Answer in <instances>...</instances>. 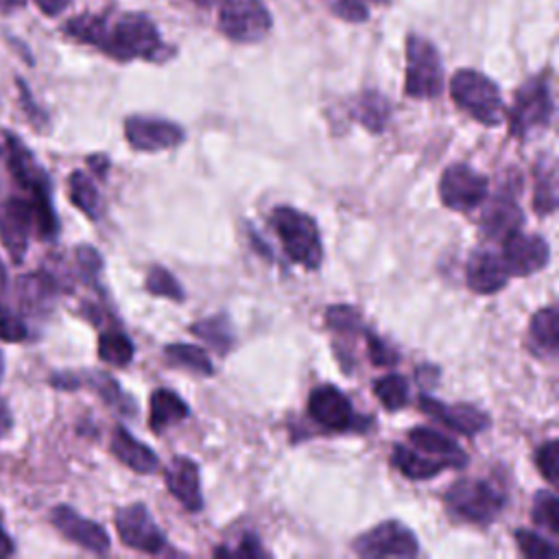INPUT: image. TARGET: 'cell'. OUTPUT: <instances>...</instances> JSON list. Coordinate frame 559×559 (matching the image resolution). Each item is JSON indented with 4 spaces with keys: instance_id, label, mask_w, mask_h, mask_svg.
<instances>
[{
    "instance_id": "32",
    "label": "cell",
    "mask_w": 559,
    "mask_h": 559,
    "mask_svg": "<svg viewBox=\"0 0 559 559\" xmlns=\"http://www.w3.org/2000/svg\"><path fill=\"white\" fill-rule=\"evenodd\" d=\"M164 356L170 365H179L186 367L199 376H212L214 373V365L210 360V356L205 354V349L197 347V345H188V343H170L164 349Z\"/></svg>"
},
{
    "instance_id": "40",
    "label": "cell",
    "mask_w": 559,
    "mask_h": 559,
    "mask_svg": "<svg viewBox=\"0 0 559 559\" xmlns=\"http://www.w3.org/2000/svg\"><path fill=\"white\" fill-rule=\"evenodd\" d=\"M535 463L539 474L550 483L557 485V472H559V441L557 439H548L546 443H542V448L535 454Z\"/></svg>"
},
{
    "instance_id": "8",
    "label": "cell",
    "mask_w": 559,
    "mask_h": 559,
    "mask_svg": "<svg viewBox=\"0 0 559 559\" xmlns=\"http://www.w3.org/2000/svg\"><path fill=\"white\" fill-rule=\"evenodd\" d=\"M273 17L262 0H223L218 11L221 33L240 44H255L269 35Z\"/></svg>"
},
{
    "instance_id": "2",
    "label": "cell",
    "mask_w": 559,
    "mask_h": 559,
    "mask_svg": "<svg viewBox=\"0 0 559 559\" xmlns=\"http://www.w3.org/2000/svg\"><path fill=\"white\" fill-rule=\"evenodd\" d=\"M0 157L26 199L35 210V236L39 240H55L59 234V218L52 205V186L46 170L37 164L31 148L9 129L0 131Z\"/></svg>"
},
{
    "instance_id": "6",
    "label": "cell",
    "mask_w": 559,
    "mask_h": 559,
    "mask_svg": "<svg viewBox=\"0 0 559 559\" xmlns=\"http://www.w3.org/2000/svg\"><path fill=\"white\" fill-rule=\"evenodd\" d=\"M450 515L472 524H491L504 509V496L480 478H461L443 496Z\"/></svg>"
},
{
    "instance_id": "46",
    "label": "cell",
    "mask_w": 559,
    "mask_h": 559,
    "mask_svg": "<svg viewBox=\"0 0 559 559\" xmlns=\"http://www.w3.org/2000/svg\"><path fill=\"white\" fill-rule=\"evenodd\" d=\"M33 2L37 4V9H39L44 15L55 17V15H59L63 9H68V4H70L72 0H33Z\"/></svg>"
},
{
    "instance_id": "39",
    "label": "cell",
    "mask_w": 559,
    "mask_h": 559,
    "mask_svg": "<svg viewBox=\"0 0 559 559\" xmlns=\"http://www.w3.org/2000/svg\"><path fill=\"white\" fill-rule=\"evenodd\" d=\"M74 255H76V266H79V273H81L83 282L96 286L98 284V275L103 271L100 253L94 247H90V245H79Z\"/></svg>"
},
{
    "instance_id": "54",
    "label": "cell",
    "mask_w": 559,
    "mask_h": 559,
    "mask_svg": "<svg viewBox=\"0 0 559 559\" xmlns=\"http://www.w3.org/2000/svg\"><path fill=\"white\" fill-rule=\"evenodd\" d=\"M2 373H4V356L0 352V380H2Z\"/></svg>"
},
{
    "instance_id": "31",
    "label": "cell",
    "mask_w": 559,
    "mask_h": 559,
    "mask_svg": "<svg viewBox=\"0 0 559 559\" xmlns=\"http://www.w3.org/2000/svg\"><path fill=\"white\" fill-rule=\"evenodd\" d=\"M190 332L203 338L218 354H227L234 347V334H231L227 314H216V317H205L201 321H194L190 325Z\"/></svg>"
},
{
    "instance_id": "16",
    "label": "cell",
    "mask_w": 559,
    "mask_h": 559,
    "mask_svg": "<svg viewBox=\"0 0 559 559\" xmlns=\"http://www.w3.org/2000/svg\"><path fill=\"white\" fill-rule=\"evenodd\" d=\"M50 522L55 524V528L66 539H70L72 544H76V546H81V548H85L90 552L103 555V552L109 550V535H107V531L98 522L83 518L81 513H76L68 504H57L50 511Z\"/></svg>"
},
{
    "instance_id": "30",
    "label": "cell",
    "mask_w": 559,
    "mask_h": 559,
    "mask_svg": "<svg viewBox=\"0 0 559 559\" xmlns=\"http://www.w3.org/2000/svg\"><path fill=\"white\" fill-rule=\"evenodd\" d=\"M79 378H81V386L94 389L109 406H116L120 413H129V415L135 413L133 400L127 397L124 391H120L118 382L111 376L103 371H87V373H79Z\"/></svg>"
},
{
    "instance_id": "10",
    "label": "cell",
    "mask_w": 559,
    "mask_h": 559,
    "mask_svg": "<svg viewBox=\"0 0 559 559\" xmlns=\"http://www.w3.org/2000/svg\"><path fill=\"white\" fill-rule=\"evenodd\" d=\"M354 552L360 557H415L419 542L415 533L397 520H386L362 533L354 542Z\"/></svg>"
},
{
    "instance_id": "43",
    "label": "cell",
    "mask_w": 559,
    "mask_h": 559,
    "mask_svg": "<svg viewBox=\"0 0 559 559\" xmlns=\"http://www.w3.org/2000/svg\"><path fill=\"white\" fill-rule=\"evenodd\" d=\"M365 338H367V354H369V360L378 367H391L400 360L397 352L393 347H389L384 343V338L371 334V332H365Z\"/></svg>"
},
{
    "instance_id": "19",
    "label": "cell",
    "mask_w": 559,
    "mask_h": 559,
    "mask_svg": "<svg viewBox=\"0 0 559 559\" xmlns=\"http://www.w3.org/2000/svg\"><path fill=\"white\" fill-rule=\"evenodd\" d=\"M507 277L509 271L504 266V260L496 251L483 247L469 255L465 266V280L469 290L478 295H493L507 286Z\"/></svg>"
},
{
    "instance_id": "41",
    "label": "cell",
    "mask_w": 559,
    "mask_h": 559,
    "mask_svg": "<svg viewBox=\"0 0 559 559\" xmlns=\"http://www.w3.org/2000/svg\"><path fill=\"white\" fill-rule=\"evenodd\" d=\"M26 338H28L26 323L17 314H13L9 308L0 306V341L22 343Z\"/></svg>"
},
{
    "instance_id": "48",
    "label": "cell",
    "mask_w": 559,
    "mask_h": 559,
    "mask_svg": "<svg viewBox=\"0 0 559 559\" xmlns=\"http://www.w3.org/2000/svg\"><path fill=\"white\" fill-rule=\"evenodd\" d=\"M87 164H90V168H92L98 177H105V175H107V168H109V157H107V155H90V157H87Z\"/></svg>"
},
{
    "instance_id": "1",
    "label": "cell",
    "mask_w": 559,
    "mask_h": 559,
    "mask_svg": "<svg viewBox=\"0 0 559 559\" xmlns=\"http://www.w3.org/2000/svg\"><path fill=\"white\" fill-rule=\"evenodd\" d=\"M61 31L116 61L144 59L164 63L175 55V48L162 39L155 22L140 11L81 13L66 20Z\"/></svg>"
},
{
    "instance_id": "9",
    "label": "cell",
    "mask_w": 559,
    "mask_h": 559,
    "mask_svg": "<svg viewBox=\"0 0 559 559\" xmlns=\"http://www.w3.org/2000/svg\"><path fill=\"white\" fill-rule=\"evenodd\" d=\"M308 415L330 432L362 430L365 417H356L349 397L334 384L314 386L308 395Z\"/></svg>"
},
{
    "instance_id": "33",
    "label": "cell",
    "mask_w": 559,
    "mask_h": 559,
    "mask_svg": "<svg viewBox=\"0 0 559 559\" xmlns=\"http://www.w3.org/2000/svg\"><path fill=\"white\" fill-rule=\"evenodd\" d=\"M98 358L107 365L124 367L133 360V343L120 330H105L98 336Z\"/></svg>"
},
{
    "instance_id": "26",
    "label": "cell",
    "mask_w": 559,
    "mask_h": 559,
    "mask_svg": "<svg viewBox=\"0 0 559 559\" xmlns=\"http://www.w3.org/2000/svg\"><path fill=\"white\" fill-rule=\"evenodd\" d=\"M391 463L397 467L400 474H404L411 480H426L437 476L445 465L439 459H432L428 454H424L421 450H413L406 448L402 443L393 445V454H391Z\"/></svg>"
},
{
    "instance_id": "53",
    "label": "cell",
    "mask_w": 559,
    "mask_h": 559,
    "mask_svg": "<svg viewBox=\"0 0 559 559\" xmlns=\"http://www.w3.org/2000/svg\"><path fill=\"white\" fill-rule=\"evenodd\" d=\"M190 2H194V4H199V7H212V4H216V2H221V0H190Z\"/></svg>"
},
{
    "instance_id": "28",
    "label": "cell",
    "mask_w": 559,
    "mask_h": 559,
    "mask_svg": "<svg viewBox=\"0 0 559 559\" xmlns=\"http://www.w3.org/2000/svg\"><path fill=\"white\" fill-rule=\"evenodd\" d=\"M531 341L544 354H557L559 349V317L552 306L537 310L531 319Z\"/></svg>"
},
{
    "instance_id": "3",
    "label": "cell",
    "mask_w": 559,
    "mask_h": 559,
    "mask_svg": "<svg viewBox=\"0 0 559 559\" xmlns=\"http://www.w3.org/2000/svg\"><path fill=\"white\" fill-rule=\"evenodd\" d=\"M271 227L282 240L286 255L295 264H301L308 271L319 269L323 260V245H321L319 227L312 216H308L301 210L280 205L271 214Z\"/></svg>"
},
{
    "instance_id": "17",
    "label": "cell",
    "mask_w": 559,
    "mask_h": 559,
    "mask_svg": "<svg viewBox=\"0 0 559 559\" xmlns=\"http://www.w3.org/2000/svg\"><path fill=\"white\" fill-rule=\"evenodd\" d=\"M419 408L426 415L441 421L443 426H448L450 430H454L459 435H465V437H474V435L483 432L489 426V415L483 413L478 406L467 404V402L445 404L437 397L419 395Z\"/></svg>"
},
{
    "instance_id": "27",
    "label": "cell",
    "mask_w": 559,
    "mask_h": 559,
    "mask_svg": "<svg viewBox=\"0 0 559 559\" xmlns=\"http://www.w3.org/2000/svg\"><path fill=\"white\" fill-rule=\"evenodd\" d=\"M68 188H70V201L92 221L100 218L103 214V199L94 186V181L90 179V175H85L83 170H74L68 179Z\"/></svg>"
},
{
    "instance_id": "47",
    "label": "cell",
    "mask_w": 559,
    "mask_h": 559,
    "mask_svg": "<svg viewBox=\"0 0 559 559\" xmlns=\"http://www.w3.org/2000/svg\"><path fill=\"white\" fill-rule=\"evenodd\" d=\"M13 428V415L7 402L0 397V437H4Z\"/></svg>"
},
{
    "instance_id": "5",
    "label": "cell",
    "mask_w": 559,
    "mask_h": 559,
    "mask_svg": "<svg viewBox=\"0 0 559 559\" xmlns=\"http://www.w3.org/2000/svg\"><path fill=\"white\" fill-rule=\"evenodd\" d=\"M450 94L459 109L485 127H498L504 118V105L498 85L478 70H459L450 81Z\"/></svg>"
},
{
    "instance_id": "24",
    "label": "cell",
    "mask_w": 559,
    "mask_h": 559,
    "mask_svg": "<svg viewBox=\"0 0 559 559\" xmlns=\"http://www.w3.org/2000/svg\"><path fill=\"white\" fill-rule=\"evenodd\" d=\"M352 118L360 122L367 131L382 133L391 118V103L378 90H365L352 107Z\"/></svg>"
},
{
    "instance_id": "11",
    "label": "cell",
    "mask_w": 559,
    "mask_h": 559,
    "mask_svg": "<svg viewBox=\"0 0 559 559\" xmlns=\"http://www.w3.org/2000/svg\"><path fill=\"white\" fill-rule=\"evenodd\" d=\"M487 177L467 164H452L439 179L441 203L454 212L476 210L487 199Z\"/></svg>"
},
{
    "instance_id": "45",
    "label": "cell",
    "mask_w": 559,
    "mask_h": 559,
    "mask_svg": "<svg viewBox=\"0 0 559 559\" xmlns=\"http://www.w3.org/2000/svg\"><path fill=\"white\" fill-rule=\"evenodd\" d=\"M15 83H17V90H20V103H22V107H24V111H26L28 120H31L35 127H39V129H41V127L46 124V120H48L46 111H44L41 107H37V103L33 100V94H31L28 85H26L22 79H17Z\"/></svg>"
},
{
    "instance_id": "38",
    "label": "cell",
    "mask_w": 559,
    "mask_h": 559,
    "mask_svg": "<svg viewBox=\"0 0 559 559\" xmlns=\"http://www.w3.org/2000/svg\"><path fill=\"white\" fill-rule=\"evenodd\" d=\"M325 325L334 332H358L362 330V321L356 308L338 304V306H330L325 310Z\"/></svg>"
},
{
    "instance_id": "25",
    "label": "cell",
    "mask_w": 559,
    "mask_h": 559,
    "mask_svg": "<svg viewBox=\"0 0 559 559\" xmlns=\"http://www.w3.org/2000/svg\"><path fill=\"white\" fill-rule=\"evenodd\" d=\"M190 415L188 404L168 389H155L151 393V413H148V426L153 432H164L175 421H181Z\"/></svg>"
},
{
    "instance_id": "36",
    "label": "cell",
    "mask_w": 559,
    "mask_h": 559,
    "mask_svg": "<svg viewBox=\"0 0 559 559\" xmlns=\"http://www.w3.org/2000/svg\"><path fill=\"white\" fill-rule=\"evenodd\" d=\"M559 500L550 489H539L533 498V511L531 518L537 526L548 528L552 535H559V513H557Z\"/></svg>"
},
{
    "instance_id": "29",
    "label": "cell",
    "mask_w": 559,
    "mask_h": 559,
    "mask_svg": "<svg viewBox=\"0 0 559 559\" xmlns=\"http://www.w3.org/2000/svg\"><path fill=\"white\" fill-rule=\"evenodd\" d=\"M533 207L539 216L552 214L557 207V177L555 166L546 159L535 164V188H533Z\"/></svg>"
},
{
    "instance_id": "49",
    "label": "cell",
    "mask_w": 559,
    "mask_h": 559,
    "mask_svg": "<svg viewBox=\"0 0 559 559\" xmlns=\"http://www.w3.org/2000/svg\"><path fill=\"white\" fill-rule=\"evenodd\" d=\"M15 552V544L11 535L2 526V515H0V557H11Z\"/></svg>"
},
{
    "instance_id": "18",
    "label": "cell",
    "mask_w": 559,
    "mask_h": 559,
    "mask_svg": "<svg viewBox=\"0 0 559 559\" xmlns=\"http://www.w3.org/2000/svg\"><path fill=\"white\" fill-rule=\"evenodd\" d=\"M522 223H524V212L515 201V192L507 186L491 197L487 210L480 216V231L485 238L502 242L507 236L518 231Z\"/></svg>"
},
{
    "instance_id": "44",
    "label": "cell",
    "mask_w": 559,
    "mask_h": 559,
    "mask_svg": "<svg viewBox=\"0 0 559 559\" xmlns=\"http://www.w3.org/2000/svg\"><path fill=\"white\" fill-rule=\"evenodd\" d=\"M328 9L336 17H341L345 22H352V24H360L369 17V11L362 4V0H328Z\"/></svg>"
},
{
    "instance_id": "55",
    "label": "cell",
    "mask_w": 559,
    "mask_h": 559,
    "mask_svg": "<svg viewBox=\"0 0 559 559\" xmlns=\"http://www.w3.org/2000/svg\"><path fill=\"white\" fill-rule=\"evenodd\" d=\"M373 2H386V0H373Z\"/></svg>"
},
{
    "instance_id": "42",
    "label": "cell",
    "mask_w": 559,
    "mask_h": 559,
    "mask_svg": "<svg viewBox=\"0 0 559 559\" xmlns=\"http://www.w3.org/2000/svg\"><path fill=\"white\" fill-rule=\"evenodd\" d=\"M214 555L216 557H245V559H262V557H269V552L262 548L260 539L255 533H245L238 548L236 550H229V548H214Z\"/></svg>"
},
{
    "instance_id": "22",
    "label": "cell",
    "mask_w": 559,
    "mask_h": 559,
    "mask_svg": "<svg viewBox=\"0 0 559 559\" xmlns=\"http://www.w3.org/2000/svg\"><path fill=\"white\" fill-rule=\"evenodd\" d=\"M408 441L421 450L424 454L439 459L445 467H454L461 469L467 465V454L465 450L450 437H445L443 432L428 428V426H415L408 432Z\"/></svg>"
},
{
    "instance_id": "34",
    "label": "cell",
    "mask_w": 559,
    "mask_h": 559,
    "mask_svg": "<svg viewBox=\"0 0 559 559\" xmlns=\"http://www.w3.org/2000/svg\"><path fill=\"white\" fill-rule=\"evenodd\" d=\"M408 380L400 373H386L373 382V395L386 411H400L408 402Z\"/></svg>"
},
{
    "instance_id": "13",
    "label": "cell",
    "mask_w": 559,
    "mask_h": 559,
    "mask_svg": "<svg viewBox=\"0 0 559 559\" xmlns=\"http://www.w3.org/2000/svg\"><path fill=\"white\" fill-rule=\"evenodd\" d=\"M35 231V210L26 197H9L0 203V240L11 260L20 264L28 251V236Z\"/></svg>"
},
{
    "instance_id": "21",
    "label": "cell",
    "mask_w": 559,
    "mask_h": 559,
    "mask_svg": "<svg viewBox=\"0 0 559 559\" xmlns=\"http://www.w3.org/2000/svg\"><path fill=\"white\" fill-rule=\"evenodd\" d=\"M17 301L31 314H44L52 308L61 284L48 271H33L17 277Z\"/></svg>"
},
{
    "instance_id": "52",
    "label": "cell",
    "mask_w": 559,
    "mask_h": 559,
    "mask_svg": "<svg viewBox=\"0 0 559 559\" xmlns=\"http://www.w3.org/2000/svg\"><path fill=\"white\" fill-rule=\"evenodd\" d=\"M7 293V266L4 262L0 260V297Z\"/></svg>"
},
{
    "instance_id": "23",
    "label": "cell",
    "mask_w": 559,
    "mask_h": 559,
    "mask_svg": "<svg viewBox=\"0 0 559 559\" xmlns=\"http://www.w3.org/2000/svg\"><path fill=\"white\" fill-rule=\"evenodd\" d=\"M109 448H111V454H114L122 465H127L129 469H133V472H138V474H153V472H157V467H159V461H157L155 452H153L146 443L138 441V439H135L124 426H120V424L114 428Z\"/></svg>"
},
{
    "instance_id": "4",
    "label": "cell",
    "mask_w": 559,
    "mask_h": 559,
    "mask_svg": "<svg viewBox=\"0 0 559 559\" xmlns=\"http://www.w3.org/2000/svg\"><path fill=\"white\" fill-rule=\"evenodd\" d=\"M555 114L548 72H539L522 83L513 96V105L507 111L509 133L520 140H528L548 129Z\"/></svg>"
},
{
    "instance_id": "20",
    "label": "cell",
    "mask_w": 559,
    "mask_h": 559,
    "mask_svg": "<svg viewBox=\"0 0 559 559\" xmlns=\"http://www.w3.org/2000/svg\"><path fill=\"white\" fill-rule=\"evenodd\" d=\"M164 483H166L170 496L183 504V509H188V511L203 509L199 465L192 459L173 456L164 472Z\"/></svg>"
},
{
    "instance_id": "14",
    "label": "cell",
    "mask_w": 559,
    "mask_h": 559,
    "mask_svg": "<svg viewBox=\"0 0 559 559\" xmlns=\"http://www.w3.org/2000/svg\"><path fill=\"white\" fill-rule=\"evenodd\" d=\"M124 138L131 148L155 153L179 146L186 140V131L177 122L135 114L124 118Z\"/></svg>"
},
{
    "instance_id": "12",
    "label": "cell",
    "mask_w": 559,
    "mask_h": 559,
    "mask_svg": "<svg viewBox=\"0 0 559 559\" xmlns=\"http://www.w3.org/2000/svg\"><path fill=\"white\" fill-rule=\"evenodd\" d=\"M114 520H116V531L124 546L146 555H157L164 550L166 537L159 531L157 522L153 520L151 511L142 502L120 507Z\"/></svg>"
},
{
    "instance_id": "7",
    "label": "cell",
    "mask_w": 559,
    "mask_h": 559,
    "mask_svg": "<svg viewBox=\"0 0 559 559\" xmlns=\"http://www.w3.org/2000/svg\"><path fill=\"white\" fill-rule=\"evenodd\" d=\"M443 90V66L435 44L421 35L406 37L404 92L411 98H437Z\"/></svg>"
},
{
    "instance_id": "37",
    "label": "cell",
    "mask_w": 559,
    "mask_h": 559,
    "mask_svg": "<svg viewBox=\"0 0 559 559\" xmlns=\"http://www.w3.org/2000/svg\"><path fill=\"white\" fill-rule=\"evenodd\" d=\"M515 542H518V548L524 557H531V559H552L559 555L557 546L548 539H544L539 533L535 531H528V528H518L515 531Z\"/></svg>"
},
{
    "instance_id": "51",
    "label": "cell",
    "mask_w": 559,
    "mask_h": 559,
    "mask_svg": "<svg viewBox=\"0 0 559 559\" xmlns=\"http://www.w3.org/2000/svg\"><path fill=\"white\" fill-rule=\"evenodd\" d=\"M28 0H0V11H13L24 7Z\"/></svg>"
},
{
    "instance_id": "50",
    "label": "cell",
    "mask_w": 559,
    "mask_h": 559,
    "mask_svg": "<svg viewBox=\"0 0 559 559\" xmlns=\"http://www.w3.org/2000/svg\"><path fill=\"white\" fill-rule=\"evenodd\" d=\"M435 378H439V369L432 365H424L421 369H417V380H426L424 384H432Z\"/></svg>"
},
{
    "instance_id": "35",
    "label": "cell",
    "mask_w": 559,
    "mask_h": 559,
    "mask_svg": "<svg viewBox=\"0 0 559 559\" xmlns=\"http://www.w3.org/2000/svg\"><path fill=\"white\" fill-rule=\"evenodd\" d=\"M144 286L155 297H166V299H173V301H183L181 284L177 282V277L168 269H164L159 264H153L148 269Z\"/></svg>"
},
{
    "instance_id": "15",
    "label": "cell",
    "mask_w": 559,
    "mask_h": 559,
    "mask_svg": "<svg viewBox=\"0 0 559 559\" xmlns=\"http://www.w3.org/2000/svg\"><path fill=\"white\" fill-rule=\"evenodd\" d=\"M502 260L509 275H533L542 271L550 260L548 242L537 234L513 231L502 240Z\"/></svg>"
}]
</instances>
